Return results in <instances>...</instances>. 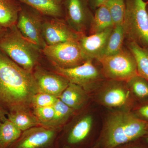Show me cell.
I'll return each mask as SVG.
<instances>
[{
	"mask_svg": "<svg viewBox=\"0 0 148 148\" xmlns=\"http://www.w3.org/2000/svg\"><path fill=\"white\" fill-rule=\"evenodd\" d=\"M21 7L14 0H0V28L16 25Z\"/></svg>",
	"mask_w": 148,
	"mask_h": 148,
	"instance_id": "obj_18",
	"label": "cell"
},
{
	"mask_svg": "<svg viewBox=\"0 0 148 148\" xmlns=\"http://www.w3.org/2000/svg\"><path fill=\"white\" fill-rule=\"evenodd\" d=\"M58 98L75 110H79L86 104L89 96L88 92L81 86L70 83Z\"/></svg>",
	"mask_w": 148,
	"mask_h": 148,
	"instance_id": "obj_17",
	"label": "cell"
},
{
	"mask_svg": "<svg viewBox=\"0 0 148 148\" xmlns=\"http://www.w3.org/2000/svg\"><path fill=\"white\" fill-rule=\"evenodd\" d=\"M53 108L54 114L53 119L46 127L58 128L68 120L75 111L63 103L59 98L53 106Z\"/></svg>",
	"mask_w": 148,
	"mask_h": 148,
	"instance_id": "obj_25",
	"label": "cell"
},
{
	"mask_svg": "<svg viewBox=\"0 0 148 148\" xmlns=\"http://www.w3.org/2000/svg\"><path fill=\"white\" fill-rule=\"evenodd\" d=\"M147 1V12L148 13V0H146Z\"/></svg>",
	"mask_w": 148,
	"mask_h": 148,
	"instance_id": "obj_35",
	"label": "cell"
},
{
	"mask_svg": "<svg viewBox=\"0 0 148 148\" xmlns=\"http://www.w3.org/2000/svg\"><path fill=\"white\" fill-rule=\"evenodd\" d=\"M119 148H148V145L142 138Z\"/></svg>",
	"mask_w": 148,
	"mask_h": 148,
	"instance_id": "obj_30",
	"label": "cell"
},
{
	"mask_svg": "<svg viewBox=\"0 0 148 148\" xmlns=\"http://www.w3.org/2000/svg\"><path fill=\"white\" fill-rule=\"evenodd\" d=\"M146 0H125L123 24L125 40L148 48V13Z\"/></svg>",
	"mask_w": 148,
	"mask_h": 148,
	"instance_id": "obj_4",
	"label": "cell"
},
{
	"mask_svg": "<svg viewBox=\"0 0 148 148\" xmlns=\"http://www.w3.org/2000/svg\"><path fill=\"white\" fill-rule=\"evenodd\" d=\"M7 118L22 132L41 125L28 108H21L8 113Z\"/></svg>",
	"mask_w": 148,
	"mask_h": 148,
	"instance_id": "obj_19",
	"label": "cell"
},
{
	"mask_svg": "<svg viewBox=\"0 0 148 148\" xmlns=\"http://www.w3.org/2000/svg\"><path fill=\"white\" fill-rule=\"evenodd\" d=\"M58 99V98L53 95L38 92L32 98V106L34 108L53 106Z\"/></svg>",
	"mask_w": 148,
	"mask_h": 148,
	"instance_id": "obj_28",
	"label": "cell"
},
{
	"mask_svg": "<svg viewBox=\"0 0 148 148\" xmlns=\"http://www.w3.org/2000/svg\"><path fill=\"white\" fill-rule=\"evenodd\" d=\"M142 139H143V140L148 145V134L145 135V137H143Z\"/></svg>",
	"mask_w": 148,
	"mask_h": 148,
	"instance_id": "obj_34",
	"label": "cell"
},
{
	"mask_svg": "<svg viewBox=\"0 0 148 148\" xmlns=\"http://www.w3.org/2000/svg\"><path fill=\"white\" fill-rule=\"evenodd\" d=\"M8 113L0 107V123L3 122L7 119Z\"/></svg>",
	"mask_w": 148,
	"mask_h": 148,
	"instance_id": "obj_32",
	"label": "cell"
},
{
	"mask_svg": "<svg viewBox=\"0 0 148 148\" xmlns=\"http://www.w3.org/2000/svg\"><path fill=\"white\" fill-rule=\"evenodd\" d=\"M56 128L37 126L23 131L8 148H59Z\"/></svg>",
	"mask_w": 148,
	"mask_h": 148,
	"instance_id": "obj_9",
	"label": "cell"
},
{
	"mask_svg": "<svg viewBox=\"0 0 148 148\" xmlns=\"http://www.w3.org/2000/svg\"><path fill=\"white\" fill-rule=\"evenodd\" d=\"M96 61L106 80L126 82L138 75L135 57L125 45L118 53L102 56Z\"/></svg>",
	"mask_w": 148,
	"mask_h": 148,
	"instance_id": "obj_5",
	"label": "cell"
},
{
	"mask_svg": "<svg viewBox=\"0 0 148 148\" xmlns=\"http://www.w3.org/2000/svg\"><path fill=\"white\" fill-rule=\"evenodd\" d=\"M125 40V33L123 23L114 25L109 36L103 56L118 53L124 47Z\"/></svg>",
	"mask_w": 148,
	"mask_h": 148,
	"instance_id": "obj_21",
	"label": "cell"
},
{
	"mask_svg": "<svg viewBox=\"0 0 148 148\" xmlns=\"http://www.w3.org/2000/svg\"><path fill=\"white\" fill-rule=\"evenodd\" d=\"M113 28L92 34L82 35L80 37L79 43L87 59L97 60L103 56Z\"/></svg>",
	"mask_w": 148,
	"mask_h": 148,
	"instance_id": "obj_15",
	"label": "cell"
},
{
	"mask_svg": "<svg viewBox=\"0 0 148 148\" xmlns=\"http://www.w3.org/2000/svg\"><path fill=\"white\" fill-rule=\"evenodd\" d=\"M42 34L47 45L77 41L82 35L73 30L65 20L56 18L43 22Z\"/></svg>",
	"mask_w": 148,
	"mask_h": 148,
	"instance_id": "obj_13",
	"label": "cell"
},
{
	"mask_svg": "<svg viewBox=\"0 0 148 148\" xmlns=\"http://www.w3.org/2000/svg\"><path fill=\"white\" fill-rule=\"evenodd\" d=\"M33 113L41 124L46 127L53 119L54 108L53 106L34 108Z\"/></svg>",
	"mask_w": 148,
	"mask_h": 148,
	"instance_id": "obj_27",
	"label": "cell"
},
{
	"mask_svg": "<svg viewBox=\"0 0 148 148\" xmlns=\"http://www.w3.org/2000/svg\"><path fill=\"white\" fill-rule=\"evenodd\" d=\"M39 48L26 39L16 25L6 29L0 39V50L26 71L33 73L40 53Z\"/></svg>",
	"mask_w": 148,
	"mask_h": 148,
	"instance_id": "obj_3",
	"label": "cell"
},
{
	"mask_svg": "<svg viewBox=\"0 0 148 148\" xmlns=\"http://www.w3.org/2000/svg\"><path fill=\"white\" fill-rule=\"evenodd\" d=\"M22 131L8 119L0 123V148H8L21 136Z\"/></svg>",
	"mask_w": 148,
	"mask_h": 148,
	"instance_id": "obj_23",
	"label": "cell"
},
{
	"mask_svg": "<svg viewBox=\"0 0 148 148\" xmlns=\"http://www.w3.org/2000/svg\"><path fill=\"white\" fill-rule=\"evenodd\" d=\"M38 92L33 73L0 50V107L8 113L21 108H30L32 98Z\"/></svg>",
	"mask_w": 148,
	"mask_h": 148,
	"instance_id": "obj_1",
	"label": "cell"
},
{
	"mask_svg": "<svg viewBox=\"0 0 148 148\" xmlns=\"http://www.w3.org/2000/svg\"></svg>",
	"mask_w": 148,
	"mask_h": 148,
	"instance_id": "obj_37",
	"label": "cell"
},
{
	"mask_svg": "<svg viewBox=\"0 0 148 148\" xmlns=\"http://www.w3.org/2000/svg\"><path fill=\"white\" fill-rule=\"evenodd\" d=\"M42 51L54 66L63 69L79 66L88 59L83 52L78 40L47 45Z\"/></svg>",
	"mask_w": 148,
	"mask_h": 148,
	"instance_id": "obj_7",
	"label": "cell"
},
{
	"mask_svg": "<svg viewBox=\"0 0 148 148\" xmlns=\"http://www.w3.org/2000/svg\"><path fill=\"white\" fill-rule=\"evenodd\" d=\"M34 9L42 15L59 18L64 16L63 0H16Z\"/></svg>",
	"mask_w": 148,
	"mask_h": 148,
	"instance_id": "obj_16",
	"label": "cell"
},
{
	"mask_svg": "<svg viewBox=\"0 0 148 148\" xmlns=\"http://www.w3.org/2000/svg\"><path fill=\"white\" fill-rule=\"evenodd\" d=\"M107 0H88L91 9L94 12L99 6L105 3Z\"/></svg>",
	"mask_w": 148,
	"mask_h": 148,
	"instance_id": "obj_31",
	"label": "cell"
},
{
	"mask_svg": "<svg viewBox=\"0 0 148 148\" xmlns=\"http://www.w3.org/2000/svg\"><path fill=\"white\" fill-rule=\"evenodd\" d=\"M126 83L132 96L139 101H148V80L138 74Z\"/></svg>",
	"mask_w": 148,
	"mask_h": 148,
	"instance_id": "obj_24",
	"label": "cell"
},
{
	"mask_svg": "<svg viewBox=\"0 0 148 148\" xmlns=\"http://www.w3.org/2000/svg\"><path fill=\"white\" fill-rule=\"evenodd\" d=\"M65 21L75 32L88 35L94 16L88 0H63Z\"/></svg>",
	"mask_w": 148,
	"mask_h": 148,
	"instance_id": "obj_8",
	"label": "cell"
},
{
	"mask_svg": "<svg viewBox=\"0 0 148 148\" xmlns=\"http://www.w3.org/2000/svg\"><path fill=\"white\" fill-rule=\"evenodd\" d=\"M134 114L141 119L148 122V103L139 107Z\"/></svg>",
	"mask_w": 148,
	"mask_h": 148,
	"instance_id": "obj_29",
	"label": "cell"
},
{
	"mask_svg": "<svg viewBox=\"0 0 148 148\" xmlns=\"http://www.w3.org/2000/svg\"><path fill=\"white\" fill-rule=\"evenodd\" d=\"M33 73L38 92L49 94L56 98L60 97L70 83L63 76L40 68H37Z\"/></svg>",
	"mask_w": 148,
	"mask_h": 148,
	"instance_id": "obj_14",
	"label": "cell"
},
{
	"mask_svg": "<svg viewBox=\"0 0 148 148\" xmlns=\"http://www.w3.org/2000/svg\"><path fill=\"white\" fill-rule=\"evenodd\" d=\"M30 8H21L16 26L26 39L42 50L47 45L43 36V22L40 16L41 14L34 9Z\"/></svg>",
	"mask_w": 148,
	"mask_h": 148,
	"instance_id": "obj_10",
	"label": "cell"
},
{
	"mask_svg": "<svg viewBox=\"0 0 148 148\" xmlns=\"http://www.w3.org/2000/svg\"><path fill=\"white\" fill-rule=\"evenodd\" d=\"M93 118L91 116L83 117L65 135L61 148H91L92 142Z\"/></svg>",
	"mask_w": 148,
	"mask_h": 148,
	"instance_id": "obj_12",
	"label": "cell"
},
{
	"mask_svg": "<svg viewBox=\"0 0 148 148\" xmlns=\"http://www.w3.org/2000/svg\"><path fill=\"white\" fill-rule=\"evenodd\" d=\"M6 29H3L1 28H0V39L2 38L3 35L4 34L5 32V30Z\"/></svg>",
	"mask_w": 148,
	"mask_h": 148,
	"instance_id": "obj_33",
	"label": "cell"
},
{
	"mask_svg": "<svg viewBox=\"0 0 148 148\" xmlns=\"http://www.w3.org/2000/svg\"><path fill=\"white\" fill-rule=\"evenodd\" d=\"M125 45L135 57L138 75L148 81V48L143 47L135 42L126 40Z\"/></svg>",
	"mask_w": 148,
	"mask_h": 148,
	"instance_id": "obj_22",
	"label": "cell"
},
{
	"mask_svg": "<svg viewBox=\"0 0 148 148\" xmlns=\"http://www.w3.org/2000/svg\"><path fill=\"white\" fill-rule=\"evenodd\" d=\"M114 26L110 11L104 3L95 10L88 35L103 32Z\"/></svg>",
	"mask_w": 148,
	"mask_h": 148,
	"instance_id": "obj_20",
	"label": "cell"
},
{
	"mask_svg": "<svg viewBox=\"0 0 148 148\" xmlns=\"http://www.w3.org/2000/svg\"><path fill=\"white\" fill-rule=\"evenodd\" d=\"M95 61L88 59L79 66L69 69L54 66L55 70L56 73L65 77L69 82L81 86L88 92L98 88L106 80L101 69L95 65Z\"/></svg>",
	"mask_w": 148,
	"mask_h": 148,
	"instance_id": "obj_6",
	"label": "cell"
},
{
	"mask_svg": "<svg viewBox=\"0 0 148 148\" xmlns=\"http://www.w3.org/2000/svg\"><path fill=\"white\" fill-rule=\"evenodd\" d=\"M98 88V101L106 107L123 108L132 103V95L125 82L106 80Z\"/></svg>",
	"mask_w": 148,
	"mask_h": 148,
	"instance_id": "obj_11",
	"label": "cell"
},
{
	"mask_svg": "<svg viewBox=\"0 0 148 148\" xmlns=\"http://www.w3.org/2000/svg\"><path fill=\"white\" fill-rule=\"evenodd\" d=\"M91 148H98V147H97V146H96V145H95V146H93Z\"/></svg>",
	"mask_w": 148,
	"mask_h": 148,
	"instance_id": "obj_36",
	"label": "cell"
},
{
	"mask_svg": "<svg viewBox=\"0 0 148 148\" xmlns=\"http://www.w3.org/2000/svg\"><path fill=\"white\" fill-rule=\"evenodd\" d=\"M108 7L114 25L123 22L125 10V0H107Z\"/></svg>",
	"mask_w": 148,
	"mask_h": 148,
	"instance_id": "obj_26",
	"label": "cell"
},
{
	"mask_svg": "<svg viewBox=\"0 0 148 148\" xmlns=\"http://www.w3.org/2000/svg\"><path fill=\"white\" fill-rule=\"evenodd\" d=\"M148 134V122L128 110H121L108 117L95 145L98 148H119Z\"/></svg>",
	"mask_w": 148,
	"mask_h": 148,
	"instance_id": "obj_2",
	"label": "cell"
}]
</instances>
